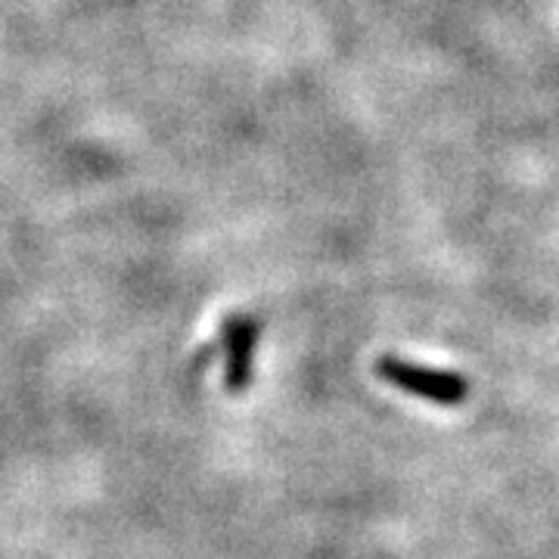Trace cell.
<instances>
[{
    "mask_svg": "<svg viewBox=\"0 0 559 559\" xmlns=\"http://www.w3.org/2000/svg\"><path fill=\"white\" fill-rule=\"evenodd\" d=\"M261 320L252 314H230L221 326L224 342V385L227 392L240 395L252 385L255 377V355H259Z\"/></svg>",
    "mask_w": 559,
    "mask_h": 559,
    "instance_id": "obj_2",
    "label": "cell"
},
{
    "mask_svg": "<svg viewBox=\"0 0 559 559\" xmlns=\"http://www.w3.org/2000/svg\"><path fill=\"white\" fill-rule=\"evenodd\" d=\"M377 373L382 380L392 382L401 392H411L417 399L444 404V407H457L469 395V382L463 380L454 370H439V367H423L414 360L392 358L385 355L377 364Z\"/></svg>",
    "mask_w": 559,
    "mask_h": 559,
    "instance_id": "obj_1",
    "label": "cell"
}]
</instances>
